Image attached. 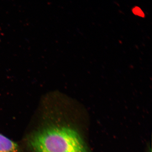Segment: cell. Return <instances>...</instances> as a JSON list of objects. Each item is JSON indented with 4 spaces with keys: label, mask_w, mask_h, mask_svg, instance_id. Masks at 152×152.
<instances>
[{
    "label": "cell",
    "mask_w": 152,
    "mask_h": 152,
    "mask_svg": "<svg viewBox=\"0 0 152 152\" xmlns=\"http://www.w3.org/2000/svg\"><path fill=\"white\" fill-rule=\"evenodd\" d=\"M41 123L28 134L25 144L31 152H88L74 127L57 117L45 114Z\"/></svg>",
    "instance_id": "cell-1"
},
{
    "label": "cell",
    "mask_w": 152,
    "mask_h": 152,
    "mask_svg": "<svg viewBox=\"0 0 152 152\" xmlns=\"http://www.w3.org/2000/svg\"><path fill=\"white\" fill-rule=\"evenodd\" d=\"M0 152H20L18 144L0 133Z\"/></svg>",
    "instance_id": "cell-2"
}]
</instances>
